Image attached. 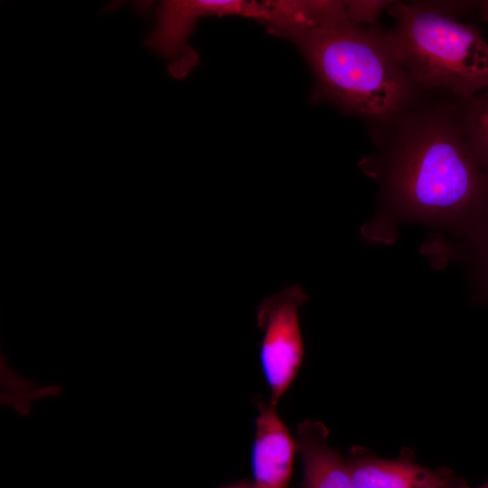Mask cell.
I'll return each mask as SVG.
<instances>
[{"mask_svg": "<svg viewBox=\"0 0 488 488\" xmlns=\"http://www.w3.org/2000/svg\"><path fill=\"white\" fill-rule=\"evenodd\" d=\"M424 97L373 127L379 151L361 164L380 188L376 213L361 230L370 243L391 242L408 222L461 239L488 215V175L466 139L455 99Z\"/></svg>", "mask_w": 488, "mask_h": 488, "instance_id": "6da1fadb", "label": "cell"}, {"mask_svg": "<svg viewBox=\"0 0 488 488\" xmlns=\"http://www.w3.org/2000/svg\"><path fill=\"white\" fill-rule=\"evenodd\" d=\"M291 40L314 79L312 99L383 126L425 93L400 61L388 32L357 26L349 19L320 24L287 25L272 32Z\"/></svg>", "mask_w": 488, "mask_h": 488, "instance_id": "7a4b0ae2", "label": "cell"}, {"mask_svg": "<svg viewBox=\"0 0 488 488\" xmlns=\"http://www.w3.org/2000/svg\"><path fill=\"white\" fill-rule=\"evenodd\" d=\"M470 2H391L387 31L400 61L422 93L465 99L488 89V42L456 14Z\"/></svg>", "mask_w": 488, "mask_h": 488, "instance_id": "3957f363", "label": "cell"}, {"mask_svg": "<svg viewBox=\"0 0 488 488\" xmlns=\"http://www.w3.org/2000/svg\"><path fill=\"white\" fill-rule=\"evenodd\" d=\"M307 296L300 286L291 285L263 299L257 314L263 333L260 362L276 406L301 367L304 344L298 311Z\"/></svg>", "mask_w": 488, "mask_h": 488, "instance_id": "277c9868", "label": "cell"}, {"mask_svg": "<svg viewBox=\"0 0 488 488\" xmlns=\"http://www.w3.org/2000/svg\"><path fill=\"white\" fill-rule=\"evenodd\" d=\"M267 2L242 0H171L162 2L153 30L145 43L169 61L173 75H186L197 63L196 53L187 44L197 20L205 15H241L263 21Z\"/></svg>", "mask_w": 488, "mask_h": 488, "instance_id": "5b68a950", "label": "cell"}, {"mask_svg": "<svg viewBox=\"0 0 488 488\" xmlns=\"http://www.w3.org/2000/svg\"><path fill=\"white\" fill-rule=\"evenodd\" d=\"M256 434L251 450V488H286L289 483L296 440L276 412L275 406L258 405Z\"/></svg>", "mask_w": 488, "mask_h": 488, "instance_id": "8992f818", "label": "cell"}, {"mask_svg": "<svg viewBox=\"0 0 488 488\" xmlns=\"http://www.w3.org/2000/svg\"><path fill=\"white\" fill-rule=\"evenodd\" d=\"M328 434L319 421L305 420L298 426L296 445L303 465L301 488H356L346 461L328 445Z\"/></svg>", "mask_w": 488, "mask_h": 488, "instance_id": "52a82bcc", "label": "cell"}, {"mask_svg": "<svg viewBox=\"0 0 488 488\" xmlns=\"http://www.w3.org/2000/svg\"><path fill=\"white\" fill-rule=\"evenodd\" d=\"M345 461L356 488H423L436 472L418 464L407 449L398 458L386 459L355 446Z\"/></svg>", "mask_w": 488, "mask_h": 488, "instance_id": "ba28073f", "label": "cell"}, {"mask_svg": "<svg viewBox=\"0 0 488 488\" xmlns=\"http://www.w3.org/2000/svg\"><path fill=\"white\" fill-rule=\"evenodd\" d=\"M459 239L456 257L464 264L470 295L488 307V215Z\"/></svg>", "mask_w": 488, "mask_h": 488, "instance_id": "9c48e42d", "label": "cell"}, {"mask_svg": "<svg viewBox=\"0 0 488 488\" xmlns=\"http://www.w3.org/2000/svg\"><path fill=\"white\" fill-rule=\"evenodd\" d=\"M455 106L466 139L488 175V89L455 99Z\"/></svg>", "mask_w": 488, "mask_h": 488, "instance_id": "30bf717a", "label": "cell"}, {"mask_svg": "<svg viewBox=\"0 0 488 488\" xmlns=\"http://www.w3.org/2000/svg\"><path fill=\"white\" fill-rule=\"evenodd\" d=\"M391 1H343L349 21L357 26H375Z\"/></svg>", "mask_w": 488, "mask_h": 488, "instance_id": "8fae6325", "label": "cell"}, {"mask_svg": "<svg viewBox=\"0 0 488 488\" xmlns=\"http://www.w3.org/2000/svg\"><path fill=\"white\" fill-rule=\"evenodd\" d=\"M423 488H469L462 477L448 468H436L434 476Z\"/></svg>", "mask_w": 488, "mask_h": 488, "instance_id": "7c38bea8", "label": "cell"}, {"mask_svg": "<svg viewBox=\"0 0 488 488\" xmlns=\"http://www.w3.org/2000/svg\"><path fill=\"white\" fill-rule=\"evenodd\" d=\"M478 8L483 20L488 23V1L479 2Z\"/></svg>", "mask_w": 488, "mask_h": 488, "instance_id": "4fadbf2b", "label": "cell"}, {"mask_svg": "<svg viewBox=\"0 0 488 488\" xmlns=\"http://www.w3.org/2000/svg\"><path fill=\"white\" fill-rule=\"evenodd\" d=\"M477 488H488V480L485 481L483 484H481L479 487Z\"/></svg>", "mask_w": 488, "mask_h": 488, "instance_id": "5bb4252c", "label": "cell"}, {"mask_svg": "<svg viewBox=\"0 0 488 488\" xmlns=\"http://www.w3.org/2000/svg\"><path fill=\"white\" fill-rule=\"evenodd\" d=\"M233 488H251L250 486L249 487H247V486H237V487H233Z\"/></svg>", "mask_w": 488, "mask_h": 488, "instance_id": "9a60e30c", "label": "cell"}]
</instances>
